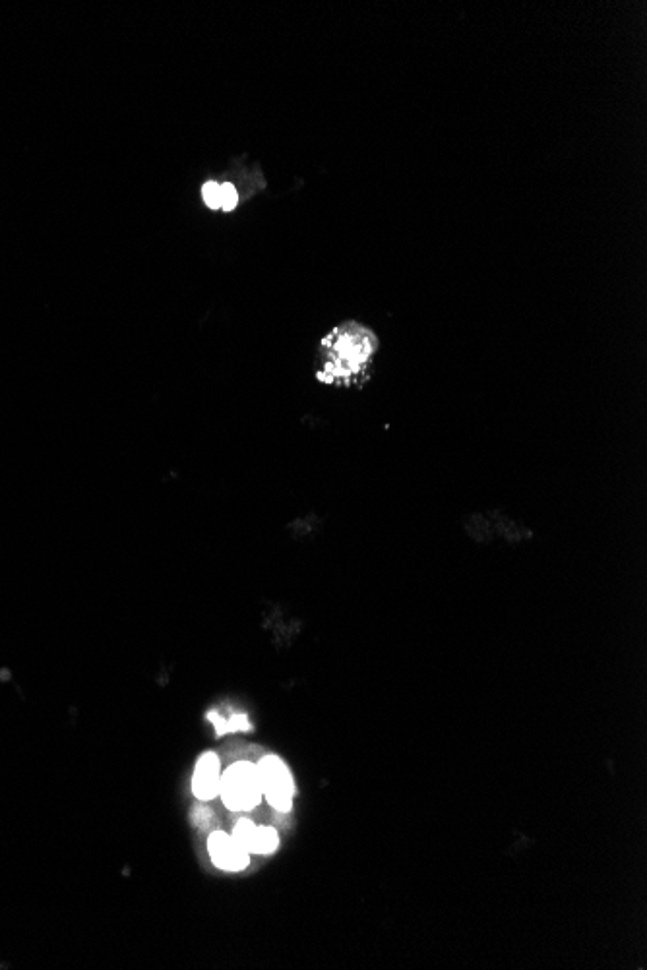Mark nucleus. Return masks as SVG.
I'll list each match as a JSON object with an SVG mask.
<instances>
[{
	"mask_svg": "<svg viewBox=\"0 0 647 970\" xmlns=\"http://www.w3.org/2000/svg\"><path fill=\"white\" fill-rule=\"evenodd\" d=\"M256 765L260 771L266 802L279 814H289L293 810L297 787L285 759L276 754H266L256 761Z\"/></svg>",
	"mask_w": 647,
	"mask_h": 970,
	"instance_id": "3",
	"label": "nucleus"
},
{
	"mask_svg": "<svg viewBox=\"0 0 647 970\" xmlns=\"http://www.w3.org/2000/svg\"><path fill=\"white\" fill-rule=\"evenodd\" d=\"M221 773H223L221 758L217 756L216 752L208 750V752L200 754L196 759V765H194V773H192V794L200 802H212L214 798L219 796Z\"/></svg>",
	"mask_w": 647,
	"mask_h": 970,
	"instance_id": "6",
	"label": "nucleus"
},
{
	"mask_svg": "<svg viewBox=\"0 0 647 970\" xmlns=\"http://www.w3.org/2000/svg\"><path fill=\"white\" fill-rule=\"evenodd\" d=\"M206 719L216 727L217 736H223L227 732H247L252 730V723L245 713H231L229 717L221 715L217 709L208 711Z\"/></svg>",
	"mask_w": 647,
	"mask_h": 970,
	"instance_id": "8",
	"label": "nucleus"
},
{
	"mask_svg": "<svg viewBox=\"0 0 647 970\" xmlns=\"http://www.w3.org/2000/svg\"><path fill=\"white\" fill-rule=\"evenodd\" d=\"M380 351L376 332L359 320H343L320 337L316 345L314 380L326 388H363L372 376Z\"/></svg>",
	"mask_w": 647,
	"mask_h": 970,
	"instance_id": "1",
	"label": "nucleus"
},
{
	"mask_svg": "<svg viewBox=\"0 0 647 970\" xmlns=\"http://www.w3.org/2000/svg\"><path fill=\"white\" fill-rule=\"evenodd\" d=\"M208 854L217 870L227 874L245 872L252 860L250 858L252 854L247 849H243L231 833H225L219 829L208 837Z\"/></svg>",
	"mask_w": 647,
	"mask_h": 970,
	"instance_id": "4",
	"label": "nucleus"
},
{
	"mask_svg": "<svg viewBox=\"0 0 647 970\" xmlns=\"http://www.w3.org/2000/svg\"><path fill=\"white\" fill-rule=\"evenodd\" d=\"M219 798L229 812H250L258 808L264 798L258 765L248 759L231 763L221 773Z\"/></svg>",
	"mask_w": 647,
	"mask_h": 970,
	"instance_id": "2",
	"label": "nucleus"
},
{
	"mask_svg": "<svg viewBox=\"0 0 647 970\" xmlns=\"http://www.w3.org/2000/svg\"><path fill=\"white\" fill-rule=\"evenodd\" d=\"M200 198L210 212L221 213L235 212L241 206V202L247 200L239 184L229 179L225 181L208 179L200 186Z\"/></svg>",
	"mask_w": 647,
	"mask_h": 970,
	"instance_id": "7",
	"label": "nucleus"
},
{
	"mask_svg": "<svg viewBox=\"0 0 647 970\" xmlns=\"http://www.w3.org/2000/svg\"><path fill=\"white\" fill-rule=\"evenodd\" d=\"M235 841L247 849L252 856L258 854V856H270L274 854L276 850L279 849V833L270 827V825H258L254 823L252 819L241 818L235 827H233V833Z\"/></svg>",
	"mask_w": 647,
	"mask_h": 970,
	"instance_id": "5",
	"label": "nucleus"
}]
</instances>
